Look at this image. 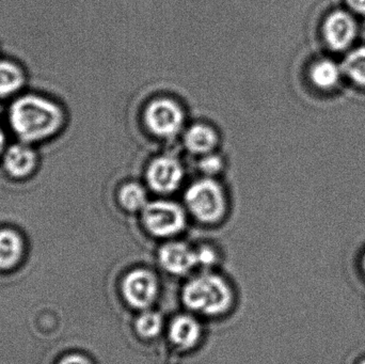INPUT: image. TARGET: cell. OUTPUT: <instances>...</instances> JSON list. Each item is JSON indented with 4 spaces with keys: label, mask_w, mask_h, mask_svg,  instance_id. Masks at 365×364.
<instances>
[{
    "label": "cell",
    "mask_w": 365,
    "mask_h": 364,
    "mask_svg": "<svg viewBox=\"0 0 365 364\" xmlns=\"http://www.w3.org/2000/svg\"><path fill=\"white\" fill-rule=\"evenodd\" d=\"M342 75V66L330 59L315 62L310 70V78L313 85L324 91L334 89L340 83Z\"/></svg>",
    "instance_id": "obj_12"
},
{
    "label": "cell",
    "mask_w": 365,
    "mask_h": 364,
    "mask_svg": "<svg viewBox=\"0 0 365 364\" xmlns=\"http://www.w3.org/2000/svg\"><path fill=\"white\" fill-rule=\"evenodd\" d=\"M221 160L218 156L206 154L200 162V169L206 175H215L221 169Z\"/></svg>",
    "instance_id": "obj_19"
},
{
    "label": "cell",
    "mask_w": 365,
    "mask_h": 364,
    "mask_svg": "<svg viewBox=\"0 0 365 364\" xmlns=\"http://www.w3.org/2000/svg\"><path fill=\"white\" fill-rule=\"evenodd\" d=\"M25 83V75L14 62L0 60V98H9L19 92Z\"/></svg>",
    "instance_id": "obj_15"
},
{
    "label": "cell",
    "mask_w": 365,
    "mask_h": 364,
    "mask_svg": "<svg viewBox=\"0 0 365 364\" xmlns=\"http://www.w3.org/2000/svg\"><path fill=\"white\" fill-rule=\"evenodd\" d=\"M143 212L145 228L158 237L179 234L186 222L182 207L169 201L148 203Z\"/></svg>",
    "instance_id": "obj_4"
},
{
    "label": "cell",
    "mask_w": 365,
    "mask_h": 364,
    "mask_svg": "<svg viewBox=\"0 0 365 364\" xmlns=\"http://www.w3.org/2000/svg\"><path fill=\"white\" fill-rule=\"evenodd\" d=\"M197 265H206L210 266L212 263H215V252L212 251L210 248L203 247L202 249L197 250Z\"/></svg>",
    "instance_id": "obj_20"
},
{
    "label": "cell",
    "mask_w": 365,
    "mask_h": 364,
    "mask_svg": "<svg viewBox=\"0 0 365 364\" xmlns=\"http://www.w3.org/2000/svg\"><path fill=\"white\" fill-rule=\"evenodd\" d=\"M359 364H365V360L361 361V363H360Z\"/></svg>",
    "instance_id": "obj_25"
},
{
    "label": "cell",
    "mask_w": 365,
    "mask_h": 364,
    "mask_svg": "<svg viewBox=\"0 0 365 364\" xmlns=\"http://www.w3.org/2000/svg\"><path fill=\"white\" fill-rule=\"evenodd\" d=\"M346 2L354 12L365 15V0H346Z\"/></svg>",
    "instance_id": "obj_22"
},
{
    "label": "cell",
    "mask_w": 365,
    "mask_h": 364,
    "mask_svg": "<svg viewBox=\"0 0 365 364\" xmlns=\"http://www.w3.org/2000/svg\"><path fill=\"white\" fill-rule=\"evenodd\" d=\"M9 122L21 142L32 145L55 136L63 126L64 113L53 100L26 94L11 104Z\"/></svg>",
    "instance_id": "obj_1"
},
{
    "label": "cell",
    "mask_w": 365,
    "mask_h": 364,
    "mask_svg": "<svg viewBox=\"0 0 365 364\" xmlns=\"http://www.w3.org/2000/svg\"><path fill=\"white\" fill-rule=\"evenodd\" d=\"M119 200L122 207L130 212L140 211L148 204L145 190L136 183L123 186L120 190Z\"/></svg>",
    "instance_id": "obj_17"
},
{
    "label": "cell",
    "mask_w": 365,
    "mask_h": 364,
    "mask_svg": "<svg viewBox=\"0 0 365 364\" xmlns=\"http://www.w3.org/2000/svg\"><path fill=\"white\" fill-rule=\"evenodd\" d=\"M357 32V23L346 11H334L328 15L323 25L324 40L334 51L349 48L356 40Z\"/></svg>",
    "instance_id": "obj_7"
},
{
    "label": "cell",
    "mask_w": 365,
    "mask_h": 364,
    "mask_svg": "<svg viewBox=\"0 0 365 364\" xmlns=\"http://www.w3.org/2000/svg\"><path fill=\"white\" fill-rule=\"evenodd\" d=\"M145 120L153 134L160 137H173L181 130L184 113L175 100L158 98L145 109Z\"/></svg>",
    "instance_id": "obj_5"
},
{
    "label": "cell",
    "mask_w": 365,
    "mask_h": 364,
    "mask_svg": "<svg viewBox=\"0 0 365 364\" xmlns=\"http://www.w3.org/2000/svg\"><path fill=\"white\" fill-rule=\"evenodd\" d=\"M160 263L167 271L184 275L197 265V251L184 243H169L160 248Z\"/></svg>",
    "instance_id": "obj_10"
},
{
    "label": "cell",
    "mask_w": 365,
    "mask_h": 364,
    "mask_svg": "<svg viewBox=\"0 0 365 364\" xmlns=\"http://www.w3.org/2000/svg\"><path fill=\"white\" fill-rule=\"evenodd\" d=\"M341 66L343 74L356 85L365 88V46L351 51Z\"/></svg>",
    "instance_id": "obj_16"
},
{
    "label": "cell",
    "mask_w": 365,
    "mask_h": 364,
    "mask_svg": "<svg viewBox=\"0 0 365 364\" xmlns=\"http://www.w3.org/2000/svg\"><path fill=\"white\" fill-rule=\"evenodd\" d=\"M122 293L126 303L133 308L147 309L158 297V279L148 269H135L124 278Z\"/></svg>",
    "instance_id": "obj_6"
},
{
    "label": "cell",
    "mask_w": 365,
    "mask_h": 364,
    "mask_svg": "<svg viewBox=\"0 0 365 364\" xmlns=\"http://www.w3.org/2000/svg\"><path fill=\"white\" fill-rule=\"evenodd\" d=\"M59 364H91V363L81 355H68V356L64 357Z\"/></svg>",
    "instance_id": "obj_21"
},
{
    "label": "cell",
    "mask_w": 365,
    "mask_h": 364,
    "mask_svg": "<svg viewBox=\"0 0 365 364\" xmlns=\"http://www.w3.org/2000/svg\"><path fill=\"white\" fill-rule=\"evenodd\" d=\"M169 337L173 345L182 350H190L199 342L201 326L195 318L189 316H180L171 323Z\"/></svg>",
    "instance_id": "obj_11"
},
{
    "label": "cell",
    "mask_w": 365,
    "mask_h": 364,
    "mask_svg": "<svg viewBox=\"0 0 365 364\" xmlns=\"http://www.w3.org/2000/svg\"><path fill=\"white\" fill-rule=\"evenodd\" d=\"M217 141L218 138L215 130L204 124L193 125L185 135V143L189 151L202 155L210 154L216 147Z\"/></svg>",
    "instance_id": "obj_13"
},
{
    "label": "cell",
    "mask_w": 365,
    "mask_h": 364,
    "mask_svg": "<svg viewBox=\"0 0 365 364\" xmlns=\"http://www.w3.org/2000/svg\"><path fill=\"white\" fill-rule=\"evenodd\" d=\"M23 254V241L15 231L0 230V269H10L19 263Z\"/></svg>",
    "instance_id": "obj_14"
},
{
    "label": "cell",
    "mask_w": 365,
    "mask_h": 364,
    "mask_svg": "<svg viewBox=\"0 0 365 364\" xmlns=\"http://www.w3.org/2000/svg\"><path fill=\"white\" fill-rule=\"evenodd\" d=\"M163 328V318L158 312H143L136 321V331L145 339H153L160 335Z\"/></svg>",
    "instance_id": "obj_18"
},
{
    "label": "cell",
    "mask_w": 365,
    "mask_h": 364,
    "mask_svg": "<svg viewBox=\"0 0 365 364\" xmlns=\"http://www.w3.org/2000/svg\"><path fill=\"white\" fill-rule=\"evenodd\" d=\"M2 164L4 170L13 179L21 180L30 177L38 165V156L30 145L14 143L4 150Z\"/></svg>",
    "instance_id": "obj_9"
},
{
    "label": "cell",
    "mask_w": 365,
    "mask_h": 364,
    "mask_svg": "<svg viewBox=\"0 0 365 364\" xmlns=\"http://www.w3.org/2000/svg\"><path fill=\"white\" fill-rule=\"evenodd\" d=\"M182 165L179 160L169 156H162L151 162L148 169V182L154 190L168 194L178 189L181 185Z\"/></svg>",
    "instance_id": "obj_8"
},
{
    "label": "cell",
    "mask_w": 365,
    "mask_h": 364,
    "mask_svg": "<svg viewBox=\"0 0 365 364\" xmlns=\"http://www.w3.org/2000/svg\"><path fill=\"white\" fill-rule=\"evenodd\" d=\"M233 301L229 284L212 274L197 276L185 286L182 301L191 311L203 316H219L227 311Z\"/></svg>",
    "instance_id": "obj_2"
},
{
    "label": "cell",
    "mask_w": 365,
    "mask_h": 364,
    "mask_svg": "<svg viewBox=\"0 0 365 364\" xmlns=\"http://www.w3.org/2000/svg\"><path fill=\"white\" fill-rule=\"evenodd\" d=\"M186 204L200 222L214 224L225 213V198L219 184L210 179L200 180L187 190Z\"/></svg>",
    "instance_id": "obj_3"
},
{
    "label": "cell",
    "mask_w": 365,
    "mask_h": 364,
    "mask_svg": "<svg viewBox=\"0 0 365 364\" xmlns=\"http://www.w3.org/2000/svg\"><path fill=\"white\" fill-rule=\"evenodd\" d=\"M364 271H365V254H364Z\"/></svg>",
    "instance_id": "obj_24"
},
{
    "label": "cell",
    "mask_w": 365,
    "mask_h": 364,
    "mask_svg": "<svg viewBox=\"0 0 365 364\" xmlns=\"http://www.w3.org/2000/svg\"><path fill=\"white\" fill-rule=\"evenodd\" d=\"M4 150H6V135L0 123V155H4Z\"/></svg>",
    "instance_id": "obj_23"
}]
</instances>
